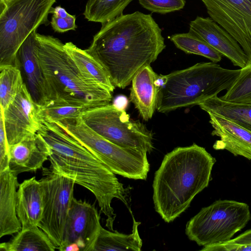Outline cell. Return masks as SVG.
Here are the masks:
<instances>
[{
	"label": "cell",
	"mask_w": 251,
	"mask_h": 251,
	"mask_svg": "<svg viewBox=\"0 0 251 251\" xmlns=\"http://www.w3.org/2000/svg\"><path fill=\"white\" fill-rule=\"evenodd\" d=\"M82 106L66 104H47L40 106L39 116L42 122L57 123L80 117L87 109Z\"/></svg>",
	"instance_id": "cell-29"
},
{
	"label": "cell",
	"mask_w": 251,
	"mask_h": 251,
	"mask_svg": "<svg viewBox=\"0 0 251 251\" xmlns=\"http://www.w3.org/2000/svg\"><path fill=\"white\" fill-rule=\"evenodd\" d=\"M241 69L223 68L213 62H200L166 75H159L157 110L167 113L199 105L227 90L240 74Z\"/></svg>",
	"instance_id": "cell-5"
},
{
	"label": "cell",
	"mask_w": 251,
	"mask_h": 251,
	"mask_svg": "<svg viewBox=\"0 0 251 251\" xmlns=\"http://www.w3.org/2000/svg\"><path fill=\"white\" fill-rule=\"evenodd\" d=\"M199 105L207 113L220 115L251 131V103L229 102L216 96Z\"/></svg>",
	"instance_id": "cell-23"
},
{
	"label": "cell",
	"mask_w": 251,
	"mask_h": 251,
	"mask_svg": "<svg viewBox=\"0 0 251 251\" xmlns=\"http://www.w3.org/2000/svg\"><path fill=\"white\" fill-rule=\"evenodd\" d=\"M228 242L238 244L251 243V229L245 231L243 233L233 239H231Z\"/></svg>",
	"instance_id": "cell-34"
},
{
	"label": "cell",
	"mask_w": 251,
	"mask_h": 251,
	"mask_svg": "<svg viewBox=\"0 0 251 251\" xmlns=\"http://www.w3.org/2000/svg\"><path fill=\"white\" fill-rule=\"evenodd\" d=\"M50 13H52L58 17L63 18H66L70 15V14H69L64 8L60 6L52 7Z\"/></svg>",
	"instance_id": "cell-35"
},
{
	"label": "cell",
	"mask_w": 251,
	"mask_h": 251,
	"mask_svg": "<svg viewBox=\"0 0 251 251\" xmlns=\"http://www.w3.org/2000/svg\"><path fill=\"white\" fill-rule=\"evenodd\" d=\"M51 153L49 145L38 133L32 137L9 146V165L16 176L35 172L42 167Z\"/></svg>",
	"instance_id": "cell-17"
},
{
	"label": "cell",
	"mask_w": 251,
	"mask_h": 251,
	"mask_svg": "<svg viewBox=\"0 0 251 251\" xmlns=\"http://www.w3.org/2000/svg\"><path fill=\"white\" fill-rule=\"evenodd\" d=\"M75 20L76 18L75 15L70 14L66 18H63L53 14L50 25L55 32L63 33L71 30H75L77 28Z\"/></svg>",
	"instance_id": "cell-32"
},
{
	"label": "cell",
	"mask_w": 251,
	"mask_h": 251,
	"mask_svg": "<svg viewBox=\"0 0 251 251\" xmlns=\"http://www.w3.org/2000/svg\"><path fill=\"white\" fill-rule=\"evenodd\" d=\"M189 31L229 59L234 66L242 69L249 64L248 57L239 43L210 17L198 16L190 22Z\"/></svg>",
	"instance_id": "cell-14"
},
{
	"label": "cell",
	"mask_w": 251,
	"mask_h": 251,
	"mask_svg": "<svg viewBox=\"0 0 251 251\" xmlns=\"http://www.w3.org/2000/svg\"><path fill=\"white\" fill-rule=\"evenodd\" d=\"M144 8L154 13L165 14L183 9L185 0H138Z\"/></svg>",
	"instance_id": "cell-30"
},
{
	"label": "cell",
	"mask_w": 251,
	"mask_h": 251,
	"mask_svg": "<svg viewBox=\"0 0 251 251\" xmlns=\"http://www.w3.org/2000/svg\"><path fill=\"white\" fill-rule=\"evenodd\" d=\"M24 83L21 72L13 65L0 67V105L4 110L15 100Z\"/></svg>",
	"instance_id": "cell-27"
},
{
	"label": "cell",
	"mask_w": 251,
	"mask_h": 251,
	"mask_svg": "<svg viewBox=\"0 0 251 251\" xmlns=\"http://www.w3.org/2000/svg\"><path fill=\"white\" fill-rule=\"evenodd\" d=\"M45 204L42 219L38 226L50 238L56 250L61 248L74 198L75 182L69 177L51 171L43 170Z\"/></svg>",
	"instance_id": "cell-10"
},
{
	"label": "cell",
	"mask_w": 251,
	"mask_h": 251,
	"mask_svg": "<svg viewBox=\"0 0 251 251\" xmlns=\"http://www.w3.org/2000/svg\"><path fill=\"white\" fill-rule=\"evenodd\" d=\"M36 30L24 41L17 52V67L34 102L39 106L47 104L45 81L37 49Z\"/></svg>",
	"instance_id": "cell-15"
},
{
	"label": "cell",
	"mask_w": 251,
	"mask_h": 251,
	"mask_svg": "<svg viewBox=\"0 0 251 251\" xmlns=\"http://www.w3.org/2000/svg\"><path fill=\"white\" fill-rule=\"evenodd\" d=\"M159 76L151 65H147L137 72L131 82L130 101L146 121L152 118L157 109Z\"/></svg>",
	"instance_id": "cell-18"
},
{
	"label": "cell",
	"mask_w": 251,
	"mask_h": 251,
	"mask_svg": "<svg viewBox=\"0 0 251 251\" xmlns=\"http://www.w3.org/2000/svg\"><path fill=\"white\" fill-rule=\"evenodd\" d=\"M86 50L116 87L124 89L165 49L162 30L151 14L136 11L101 24Z\"/></svg>",
	"instance_id": "cell-1"
},
{
	"label": "cell",
	"mask_w": 251,
	"mask_h": 251,
	"mask_svg": "<svg viewBox=\"0 0 251 251\" xmlns=\"http://www.w3.org/2000/svg\"><path fill=\"white\" fill-rule=\"evenodd\" d=\"M132 233L125 234L116 230H107L101 227L94 245L93 251H140L142 241L139 233L140 222L132 216Z\"/></svg>",
	"instance_id": "cell-22"
},
{
	"label": "cell",
	"mask_w": 251,
	"mask_h": 251,
	"mask_svg": "<svg viewBox=\"0 0 251 251\" xmlns=\"http://www.w3.org/2000/svg\"><path fill=\"white\" fill-rule=\"evenodd\" d=\"M100 216L94 204L73 198L59 251L71 244H76L79 251H93L101 228Z\"/></svg>",
	"instance_id": "cell-13"
},
{
	"label": "cell",
	"mask_w": 251,
	"mask_h": 251,
	"mask_svg": "<svg viewBox=\"0 0 251 251\" xmlns=\"http://www.w3.org/2000/svg\"><path fill=\"white\" fill-rule=\"evenodd\" d=\"M56 124L115 174L130 179H147L150 170L147 152L113 143L87 126L81 116Z\"/></svg>",
	"instance_id": "cell-7"
},
{
	"label": "cell",
	"mask_w": 251,
	"mask_h": 251,
	"mask_svg": "<svg viewBox=\"0 0 251 251\" xmlns=\"http://www.w3.org/2000/svg\"><path fill=\"white\" fill-rule=\"evenodd\" d=\"M81 118L90 128L117 145L149 153L153 150L152 132L140 121L131 119L124 109L114 104L89 108Z\"/></svg>",
	"instance_id": "cell-9"
},
{
	"label": "cell",
	"mask_w": 251,
	"mask_h": 251,
	"mask_svg": "<svg viewBox=\"0 0 251 251\" xmlns=\"http://www.w3.org/2000/svg\"><path fill=\"white\" fill-rule=\"evenodd\" d=\"M216 162L205 148L195 143L176 148L165 155L152 184L154 208L165 222L179 216L208 186Z\"/></svg>",
	"instance_id": "cell-3"
},
{
	"label": "cell",
	"mask_w": 251,
	"mask_h": 251,
	"mask_svg": "<svg viewBox=\"0 0 251 251\" xmlns=\"http://www.w3.org/2000/svg\"><path fill=\"white\" fill-rule=\"evenodd\" d=\"M201 0L210 17L239 43L251 64V0Z\"/></svg>",
	"instance_id": "cell-11"
},
{
	"label": "cell",
	"mask_w": 251,
	"mask_h": 251,
	"mask_svg": "<svg viewBox=\"0 0 251 251\" xmlns=\"http://www.w3.org/2000/svg\"><path fill=\"white\" fill-rule=\"evenodd\" d=\"M64 48L81 75L97 83L111 92L115 88L102 66L86 50L77 47L71 42L64 44Z\"/></svg>",
	"instance_id": "cell-21"
},
{
	"label": "cell",
	"mask_w": 251,
	"mask_h": 251,
	"mask_svg": "<svg viewBox=\"0 0 251 251\" xmlns=\"http://www.w3.org/2000/svg\"><path fill=\"white\" fill-rule=\"evenodd\" d=\"M45 188L35 176L19 184L17 192V214L24 229L38 226L44 208Z\"/></svg>",
	"instance_id": "cell-19"
},
{
	"label": "cell",
	"mask_w": 251,
	"mask_h": 251,
	"mask_svg": "<svg viewBox=\"0 0 251 251\" xmlns=\"http://www.w3.org/2000/svg\"><path fill=\"white\" fill-rule=\"evenodd\" d=\"M56 0H0V67H17L18 51L27 37L42 25Z\"/></svg>",
	"instance_id": "cell-6"
},
{
	"label": "cell",
	"mask_w": 251,
	"mask_h": 251,
	"mask_svg": "<svg viewBox=\"0 0 251 251\" xmlns=\"http://www.w3.org/2000/svg\"></svg>",
	"instance_id": "cell-36"
},
{
	"label": "cell",
	"mask_w": 251,
	"mask_h": 251,
	"mask_svg": "<svg viewBox=\"0 0 251 251\" xmlns=\"http://www.w3.org/2000/svg\"><path fill=\"white\" fill-rule=\"evenodd\" d=\"M37 133L51 149L49 168L89 190L106 217V226L114 231L116 214L112 201L114 198L120 200L131 211L128 189L105 165L56 123L42 122Z\"/></svg>",
	"instance_id": "cell-2"
},
{
	"label": "cell",
	"mask_w": 251,
	"mask_h": 251,
	"mask_svg": "<svg viewBox=\"0 0 251 251\" xmlns=\"http://www.w3.org/2000/svg\"><path fill=\"white\" fill-rule=\"evenodd\" d=\"M36 39L45 81L46 105L66 104L93 108L110 103L112 92L81 75L60 40L38 33Z\"/></svg>",
	"instance_id": "cell-4"
},
{
	"label": "cell",
	"mask_w": 251,
	"mask_h": 251,
	"mask_svg": "<svg viewBox=\"0 0 251 251\" xmlns=\"http://www.w3.org/2000/svg\"><path fill=\"white\" fill-rule=\"evenodd\" d=\"M17 176L9 168L0 172V238L22 229L17 214Z\"/></svg>",
	"instance_id": "cell-20"
},
{
	"label": "cell",
	"mask_w": 251,
	"mask_h": 251,
	"mask_svg": "<svg viewBox=\"0 0 251 251\" xmlns=\"http://www.w3.org/2000/svg\"><path fill=\"white\" fill-rule=\"evenodd\" d=\"M56 249L38 226L21 229L9 241L0 244V251H54Z\"/></svg>",
	"instance_id": "cell-24"
},
{
	"label": "cell",
	"mask_w": 251,
	"mask_h": 251,
	"mask_svg": "<svg viewBox=\"0 0 251 251\" xmlns=\"http://www.w3.org/2000/svg\"><path fill=\"white\" fill-rule=\"evenodd\" d=\"M9 145L6 138L3 121L0 115V172L9 168Z\"/></svg>",
	"instance_id": "cell-31"
},
{
	"label": "cell",
	"mask_w": 251,
	"mask_h": 251,
	"mask_svg": "<svg viewBox=\"0 0 251 251\" xmlns=\"http://www.w3.org/2000/svg\"><path fill=\"white\" fill-rule=\"evenodd\" d=\"M202 251H251V243L238 244L226 242L204 246Z\"/></svg>",
	"instance_id": "cell-33"
},
{
	"label": "cell",
	"mask_w": 251,
	"mask_h": 251,
	"mask_svg": "<svg viewBox=\"0 0 251 251\" xmlns=\"http://www.w3.org/2000/svg\"><path fill=\"white\" fill-rule=\"evenodd\" d=\"M251 219L249 206L234 200H219L203 207L187 223L185 233L199 246L230 241Z\"/></svg>",
	"instance_id": "cell-8"
},
{
	"label": "cell",
	"mask_w": 251,
	"mask_h": 251,
	"mask_svg": "<svg viewBox=\"0 0 251 251\" xmlns=\"http://www.w3.org/2000/svg\"><path fill=\"white\" fill-rule=\"evenodd\" d=\"M207 113L213 128L211 134L220 138L215 142L213 148L226 150L235 156L251 160V131L220 115Z\"/></svg>",
	"instance_id": "cell-16"
},
{
	"label": "cell",
	"mask_w": 251,
	"mask_h": 251,
	"mask_svg": "<svg viewBox=\"0 0 251 251\" xmlns=\"http://www.w3.org/2000/svg\"><path fill=\"white\" fill-rule=\"evenodd\" d=\"M39 107L24 83L15 100L5 109L0 110L9 146L37 133L42 124L39 116Z\"/></svg>",
	"instance_id": "cell-12"
},
{
	"label": "cell",
	"mask_w": 251,
	"mask_h": 251,
	"mask_svg": "<svg viewBox=\"0 0 251 251\" xmlns=\"http://www.w3.org/2000/svg\"><path fill=\"white\" fill-rule=\"evenodd\" d=\"M133 0H88L83 15L88 21L101 24L123 14Z\"/></svg>",
	"instance_id": "cell-25"
},
{
	"label": "cell",
	"mask_w": 251,
	"mask_h": 251,
	"mask_svg": "<svg viewBox=\"0 0 251 251\" xmlns=\"http://www.w3.org/2000/svg\"><path fill=\"white\" fill-rule=\"evenodd\" d=\"M220 98L232 102L251 103V63L241 69L238 77Z\"/></svg>",
	"instance_id": "cell-28"
},
{
	"label": "cell",
	"mask_w": 251,
	"mask_h": 251,
	"mask_svg": "<svg viewBox=\"0 0 251 251\" xmlns=\"http://www.w3.org/2000/svg\"><path fill=\"white\" fill-rule=\"evenodd\" d=\"M170 39L177 49L187 54L201 55L214 63H218L222 59V55L220 53L189 31L173 34Z\"/></svg>",
	"instance_id": "cell-26"
}]
</instances>
